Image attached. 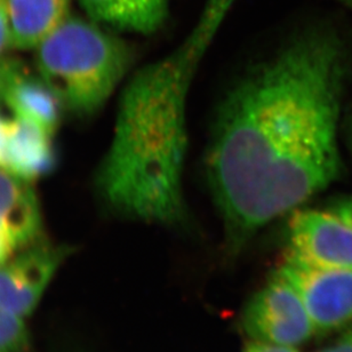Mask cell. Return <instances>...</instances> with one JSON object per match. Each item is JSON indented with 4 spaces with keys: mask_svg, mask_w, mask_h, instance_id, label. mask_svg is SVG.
I'll list each match as a JSON object with an SVG mask.
<instances>
[{
    "mask_svg": "<svg viewBox=\"0 0 352 352\" xmlns=\"http://www.w3.org/2000/svg\"><path fill=\"white\" fill-rule=\"evenodd\" d=\"M244 352H298L294 346H276L269 343L253 342L250 343Z\"/></svg>",
    "mask_w": 352,
    "mask_h": 352,
    "instance_id": "16",
    "label": "cell"
},
{
    "mask_svg": "<svg viewBox=\"0 0 352 352\" xmlns=\"http://www.w3.org/2000/svg\"><path fill=\"white\" fill-rule=\"evenodd\" d=\"M95 23L118 30L150 34L168 17L170 0H80Z\"/></svg>",
    "mask_w": 352,
    "mask_h": 352,
    "instance_id": "12",
    "label": "cell"
},
{
    "mask_svg": "<svg viewBox=\"0 0 352 352\" xmlns=\"http://www.w3.org/2000/svg\"><path fill=\"white\" fill-rule=\"evenodd\" d=\"M230 0H212L195 30L172 53L136 72L119 104L111 146L96 188L109 210L148 223L188 219L183 170L186 101Z\"/></svg>",
    "mask_w": 352,
    "mask_h": 352,
    "instance_id": "2",
    "label": "cell"
},
{
    "mask_svg": "<svg viewBox=\"0 0 352 352\" xmlns=\"http://www.w3.org/2000/svg\"><path fill=\"white\" fill-rule=\"evenodd\" d=\"M340 1H342V3H346V5H349V6L352 7V0H340Z\"/></svg>",
    "mask_w": 352,
    "mask_h": 352,
    "instance_id": "22",
    "label": "cell"
},
{
    "mask_svg": "<svg viewBox=\"0 0 352 352\" xmlns=\"http://www.w3.org/2000/svg\"><path fill=\"white\" fill-rule=\"evenodd\" d=\"M318 352H352V327Z\"/></svg>",
    "mask_w": 352,
    "mask_h": 352,
    "instance_id": "15",
    "label": "cell"
},
{
    "mask_svg": "<svg viewBox=\"0 0 352 352\" xmlns=\"http://www.w3.org/2000/svg\"><path fill=\"white\" fill-rule=\"evenodd\" d=\"M350 140H351V148H352V116L351 119H350Z\"/></svg>",
    "mask_w": 352,
    "mask_h": 352,
    "instance_id": "21",
    "label": "cell"
},
{
    "mask_svg": "<svg viewBox=\"0 0 352 352\" xmlns=\"http://www.w3.org/2000/svg\"><path fill=\"white\" fill-rule=\"evenodd\" d=\"M346 53L324 25L298 31L231 88L217 112L207 179L229 254L332 184L342 162Z\"/></svg>",
    "mask_w": 352,
    "mask_h": 352,
    "instance_id": "1",
    "label": "cell"
},
{
    "mask_svg": "<svg viewBox=\"0 0 352 352\" xmlns=\"http://www.w3.org/2000/svg\"><path fill=\"white\" fill-rule=\"evenodd\" d=\"M41 232V208L30 182L0 167V236L14 251L36 244Z\"/></svg>",
    "mask_w": 352,
    "mask_h": 352,
    "instance_id": "9",
    "label": "cell"
},
{
    "mask_svg": "<svg viewBox=\"0 0 352 352\" xmlns=\"http://www.w3.org/2000/svg\"><path fill=\"white\" fill-rule=\"evenodd\" d=\"M331 208L352 226V198L340 200Z\"/></svg>",
    "mask_w": 352,
    "mask_h": 352,
    "instance_id": "17",
    "label": "cell"
},
{
    "mask_svg": "<svg viewBox=\"0 0 352 352\" xmlns=\"http://www.w3.org/2000/svg\"><path fill=\"white\" fill-rule=\"evenodd\" d=\"M286 239V253L301 261L352 270V226L332 208L293 210Z\"/></svg>",
    "mask_w": 352,
    "mask_h": 352,
    "instance_id": "6",
    "label": "cell"
},
{
    "mask_svg": "<svg viewBox=\"0 0 352 352\" xmlns=\"http://www.w3.org/2000/svg\"><path fill=\"white\" fill-rule=\"evenodd\" d=\"M3 72H5V58H0V98L3 93Z\"/></svg>",
    "mask_w": 352,
    "mask_h": 352,
    "instance_id": "20",
    "label": "cell"
},
{
    "mask_svg": "<svg viewBox=\"0 0 352 352\" xmlns=\"http://www.w3.org/2000/svg\"><path fill=\"white\" fill-rule=\"evenodd\" d=\"M276 274L298 292L316 333L352 322V270L317 267L286 253Z\"/></svg>",
    "mask_w": 352,
    "mask_h": 352,
    "instance_id": "5",
    "label": "cell"
},
{
    "mask_svg": "<svg viewBox=\"0 0 352 352\" xmlns=\"http://www.w3.org/2000/svg\"><path fill=\"white\" fill-rule=\"evenodd\" d=\"M10 120L12 119H7L0 112V166L3 164V153H5V148H6L7 136H8V131H10Z\"/></svg>",
    "mask_w": 352,
    "mask_h": 352,
    "instance_id": "18",
    "label": "cell"
},
{
    "mask_svg": "<svg viewBox=\"0 0 352 352\" xmlns=\"http://www.w3.org/2000/svg\"><path fill=\"white\" fill-rule=\"evenodd\" d=\"M63 258L58 248L34 244L0 267V310L19 317L32 312Z\"/></svg>",
    "mask_w": 352,
    "mask_h": 352,
    "instance_id": "7",
    "label": "cell"
},
{
    "mask_svg": "<svg viewBox=\"0 0 352 352\" xmlns=\"http://www.w3.org/2000/svg\"><path fill=\"white\" fill-rule=\"evenodd\" d=\"M12 252L13 248H10V245L0 236V267L8 261Z\"/></svg>",
    "mask_w": 352,
    "mask_h": 352,
    "instance_id": "19",
    "label": "cell"
},
{
    "mask_svg": "<svg viewBox=\"0 0 352 352\" xmlns=\"http://www.w3.org/2000/svg\"><path fill=\"white\" fill-rule=\"evenodd\" d=\"M0 352H28V332L22 317L0 310Z\"/></svg>",
    "mask_w": 352,
    "mask_h": 352,
    "instance_id": "13",
    "label": "cell"
},
{
    "mask_svg": "<svg viewBox=\"0 0 352 352\" xmlns=\"http://www.w3.org/2000/svg\"><path fill=\"white\" fill-rule=\"evenodd\" d=\"M12 46L37 47L68 17L70 0H3Z\"/></svg>",
    "mask_w": 352,
    "mask_h": 352,
    "instance_id": "11",
    "label": "cell"
},
{
    "mask_svg": "<svg viewBox=\"0 0 352 352\" xmlns=\"http://www.w3.org/2000/svg\"><path fill=\"white\" fill-rule=\"evenodd\" d=\"M10 46H12L10 24H8V19H7L6 10L3 6V0H0V58H3L1 56Z\"/></svg>",
    "mask_w": 352,
    "mask_h": 352,
    "instance_id": "14",
    "label": "cell"
},
{
    "mask_svg": "<svg viewBox=\"0 0 352 352\" xmlns=\"http://www.w3.org/2000/svg\"><path fill=\"white\" fill-rule=\"evenodd\" d=\"M1 98L16 117L34 122L53 135L61 122V100L41 75L20 62L5 60Z\"/></svg>",
    "mask_w": 352,
    "mask_h": 352,
    "instance_id": "8",
    "label": "cell"
},
{
    "mask_svg": "<svg viewBox=\"0 0 352 352\" xmlns=\"http://www.w3.org/2000/svg\"><path fill=\"white\" fill-rule=\"evenodd\" d=\"M132 50L94 21L68 16L37 46L39 75L65 109L91 116L102 108L132 65Z\"/></svg>",
    "mask_w": 352,
    "mask_h": 352,
    "instance_id": "3",
    "label": "cell"
},
{
    "mask_svg": "<svg viewBox=\"0 0 352 352\" xmlns=\"http://www.w3.org/2000/svg\"><path fill=\"white\" fill-rule=\"evenodd\" d=\"M51 136L34 122L12 119L0 167L29 182L47 174L55 165Z\"/></svg>",
    "mask_w": 352,
    "mask_h": 352,
    "instance_id": "10",
    "label": "cell"
},
{
    "mask_svg": "<svg viewBox=\"0 0 352 352\" xmlns=\"http://www.w3.org/2000/svg\"><path fill=\"white\" fill-rule=\"evenodd\" d=\"M241 326L255 342L276 346L295 348L316 334L298 292L276 274L245 307Z\"/></svg>",
    "mask_w": 352,
    "mask_h": 352,
    "instance_id": "4",
    "label": "cell"
}]
</instances>
